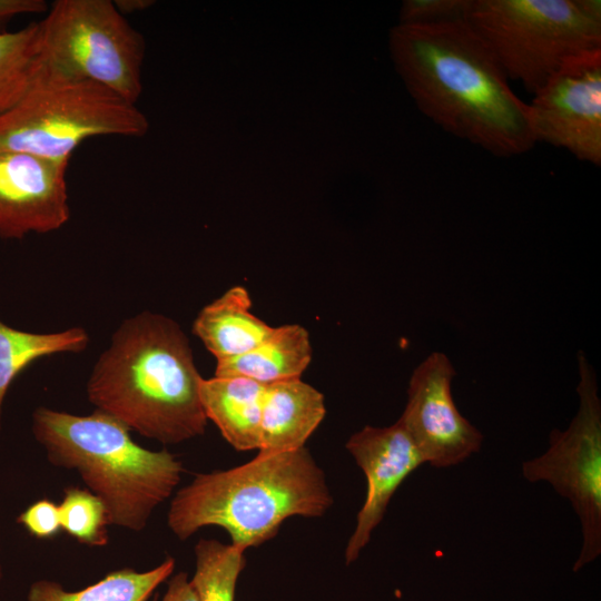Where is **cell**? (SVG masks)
Wrapping results in <instances>:
<instances>
[{"label":"cell","mask_w":601,"mask_h":601,"mask_svg":"<svg viewBox=\"0 0 601 601\" xmlns=\"http://www.w3.org/2000/svg\"><path fill=\"white\" fill-rule=\"evenodd\" d=\"M17 522L37 539H50L61 531L59 505L48 499L28 505L17 518Z\"/></svg>","instance_id":"23"},{"label":"cell","mask_w":601,"mask_h":601,"mask_svg":"<svg viewBox=\"0 0 601 601\" xmlns=\"http://www.w3.org/2000/svg\"><path fill=\"white\" fill-rule=\"evenodd\" d=\"M48 8L43 0H0V32L12 18L20 14L46 12Z\"/></svg>","instance_id":"24"},{"label":"cell","mask_w":601,"mask_h":601,"mask_svg":"<svg viewBox=\"0 0 601 601\" xmlns=\"http://www.w3.org/2000/svg\"><path fill=\"white\" fill-rule=\"evenodd\" d=\"M161 601H198L186 572L170 578Z\"/></svg>","instance_id":"25"},{"label":"cell","mask_w":601,"mask_h":601,"mask_svg":"<svg viewBox=\"0 0 601 601\" xmlns=\"http://www.w3.org/2000/svg\"><path fill=\"white\" fill-rule=\"evenodd\" d=\"M332 504L325 473L304 446L197 474L175 493L167 524L181 541L205 526L223 528L246 551L274 538L286 519L318 518Z\"/></svg>","instance_id":"3"},{"label":"cell","mask_w":601,"mask_h":601,"mask_svg":"<svg viewBox=\"0 0 601 601\" xmlns=\"http://www.w3.org/2000/svg\"><path fill=\"white\" fill-rule=\"evenodd\" d=\"M88 343L89 335L82 327L33 333L14 328L0 319V431L3 402L14 378L39 358L62 353H80Z\"/></svg>","instance_id":"18"},{"label":"cell","mask_w":601,"mask_h":601,"mask_svg":"<svg viewBox=\"0 0 601 601\" xmlns=\"http://www.w3.org/2000/svg\"><path fill=\"white\" fill-rule=\"evenodd\" d=\"M325 413L324 395L300 378L267 385L258 453L275 454L304 447Z\"/></svg>","instance_id":"13"},{"label":"cell","mask_w":601,"mask_h":601,"mask_svg":"<svg viewBox=\"0 0 601 601\" xmlns=\"http://www.w3.org/2000/svg\"><path fill=\"white\" fill-rule=\"evenodd\" d=\"M38 22L43 67L104 86L136 105L145 41L114 1L57 0Z\"/></svg>","instance_id":"7"},{"label":"cell","mask_w":601,"mask_h":601,"mask_svg":"<svg viewBox=\"0 0 601 601\" xmlns=\"http://www.w3.org/2000/svg\"><path fill=\"white\" fill-rule=\"evenodd\" d=\"M579 407L570 425L553 430L548 450L522 463L531 482H548L574 509L581 524L582 546L573 564L579 572L601 554V400L594 370L578 353Z\"/></svg>","instance_id":"8"},{"label":"cell","mask_w":601,"mask_h":601,"mask_svg":"<svg viewBox=\"0 0 601 601\" xmlns=\"http://www.w3.org/2000/svg\"><path fill=\"white\" fill-rule=\"evenodd\" d=\"M155 1L151 0H116L114 1L117 10L122 14H129L140 12L152 6Z\"/></svg>","instance_id":"26"},{"label":"cell","mask_w":601,"mask_h":601,"mask_svg":"<svg viewBox=\"0 0 601 601\" xmlns=\"http://www.w3.org/2000/svg\"><path fill=\"white\" fill-rule=\"evenodd\" d=\"M266 386L239 376H214L200 382L207 420L237 451L258 450Z\"/></svg>","instance_id":"14"},{"label":"cell","mask_w":601,"mask_h":601,"mask_svg":"<svg viewBox=\"0 0 601 601\" xmlns=\"http://www.w3.org/2000/svg\"><path fill=\"white\" fill-rule=\"evenodd\" d=\"M31 431L51 464L76 471L102 501L110 524L135 532L173 495L184 472L174 454L140 446L127 426L97 410L77 415L39 406Z\"/></svg>","instance_id":"4"},{"label":"cell","mask_w":601,"mask_h":601,"mask_svg":"<svg viewBox=\"0 0 601 601\" xmlns=\"http://www.w3.org/2000/svg\"><path fill=\"white\" fill-rule=\"evenodd\" d=\"M311 359L308 332L298 324L282 325L255 348L217 361L215 376H239L270 385L300 378Z\"/></svg>","instance_id":"16"},{"label":"cell","mask_w":601,"mask_h":601,"mask_svg":"<svg viewBox=\"0 0 601 601\" xmlns=\"http://www.w3.org/2000/svg\"><path fill=\"white\" fill-rule=\"evenodd\" d=\"M366 479L365 501L345 548V563L357 560L381 523L396 490L424 459L405 428L396 421L384 427L366 425L345 445Z\"/></svg>","instance_id":"12"},{"label":"cell","mask_w":601,"mask_h":601,"mask_svg":"<svg viewBox=\"0 0 601 601\" xmlns=\"http://www.w3.org/2000/svg\"><path fill=\"white\" fill-rule=\"evenodd\" d=\"M250 308L248 290L237 285L204 306L196 316L193 332L216 361L242 355L273 333L275 327L254 315Z\"/></svg>","instance_id":"15"},{"label":"cell","mask_w":601,"mask_h":601,"mask_svg":"<svg viewBox=\"0 0 601 601\" xmlns=\"http://www.w3.org/2000/svg\"><path fill=\"white\" fill-rule=\"evenodd\" d=\"M59 505L61 530L78 542L102 546L108 542L110 524L102 501L87 489L66 487Z\"/></svg>","instance_id":"21"},{"label":"cell","mask_w":601,"mask_h":601,"mask_svg":"<svg viewBox=\"0 0 601 601\" xmlns=\"http://www.w3.org/2000/svg\"><path fill=\"white\" fill-rule=\"evenodd\" d=\"M471 0H404L400 24H439L465 20Z\"/></svg>","instance_id":"22"},{"label":"cell","mask_w":601,"mask_h":601,"mask_svg":"<svg viewBox=\"0 0 601 601\" xmlns=\"http://www.w3.org/2000/svg\"><path fill=\"white\" fill-rule=\"evenodd\" d=\"M388 50L416 107L446 132L496 157L534 147L528 104L465 20L397 23Z\"/></svg>","instance_id":"1"},{"label":"cell","mask_w":601,"mask_h":601,"mask_svg":"<svg viewBox=\"0 0 601 601\" xmlns=\"http://www.w3.org/2000/svg\"><path fill=\"white\" fill-rule=\"evenodd\" d=\"M455 370L441 352L431 353L413 371L405 408L397 422L425 463L456 465L480 451L482 433L457 410L452 396Z\"/></svg>","instance_id":"10"},{"label":"cell","mask_w":601,"mask_h":601,"mask_svg":"<svg viewBox=\"0 0 601 601\" xmlns=\"http://www.w3.org/2000/svg\"><path fill=\"white\" fill-rule=\"evenodd\" d=\"M174 569L173 558L147 571L118 569L78 591H67L55 581L41 579L30 585L27 601H147Z\"/></svg>","instance_id":"17"},{"label":"cell","mask_w":601,"mask_h":601,"mask_svg":"<svg viewBox=\"0 0 601 601\" xmlns=\"http://www.w3.org/2000/svg\"><path fill=\"white\" fill-rule=\"evenodd\" d=\"M200 376L189 339L173 318L141 312L126 318L96 361L86 385L97 411L162 444L205 433Z\"/></svg>","instance_id":"2"},{"label":"cell","mask_w":601,"mask_h":601,"mask_svg":"<svg viewBox=\"0 0 601 601\" xmlns=\"http://www.w3.org/2000/svg\"><path fill=\"white\" fill-rule=\"evenodd\" d=\"M146 116L115 91L98 83L65 77L43 67L23 97L0 115V149L70 160L91 137H141Z\"/></svg>","instance_id":"6"},{"label":"cell","mask_w":601,"mask_h":601,"mask_svg":"<svg viewBox=\"0 0 601 601\" xmlns=\"http://www.w3.org/2000/svg\"><path fill=\"white\" fill-rule=\"evenodd\" d=\"M465 21L532 95L568 60L601 49L599 0H471Z\"/></svg>","instance_id":"5"},{"label":"cell","mask_w":601,"mask_h":601,"mask_svg":"<svg viewBox=\"0 0 601 601\" xmlns=\"http://www.w3.org/2000/svg\"><path fill=\"white\" fill-rule=\"evenodd\" d=\"M68 160L0 149V237L60 229L70 218Z\"/></svg>","instance_id":"11"},{"label":"cell","mask_w":601,"mask_h":601,"mask_svg":"<svg viewBox=\"0 0 601 601\" xmlns=\"http://www.w3.org/2000/svg\"><path fill=\"white\" fill-rule=\"evenodd\" d=\"M2 580V564H1V558H0V582Z\"/></svg>","instance_id":"27"},{"label":"cell","mask_w":601,"mask_h":601,"mask_svg":"<svg viewBox=\"0 0 601 601\" xmlns=\"http://www.w3.org/2000/svg\"><path fill=\"white\" fill-rule=\"evenodd\" d=\"M40 28L32 22L17 31L0 32V115L26 93L39 69Z\"/></svg>","instance_id":"20"},{"label":"cell","mask_w":601,"mask_h":601,"mask_svg":"<svg viewBox=\"0 0 601 601\" xmlns=\"http://www.w3.org/2000/svg\"><path fill=\"white\" fill-rule=\"evenodd\" d=\"M195 573L189 579L198 601H235L238 577L245 568V550L214 539L195 545Z\"/></svg>","instance_id":"19"},{"label":"cell","mask_w":601,"mask_h":601,"mask_svg":"<svg viewBox=\"0 0 601 601\" xmlns=\"http://www.w3.org/2000/svg\"><path fill=\"white\" fill-rule=\"evenodd\" d=\"M528 104L534 142L601 165V49L568 60Z\"/></svg>","instance_id":"9"}]
</instances>
